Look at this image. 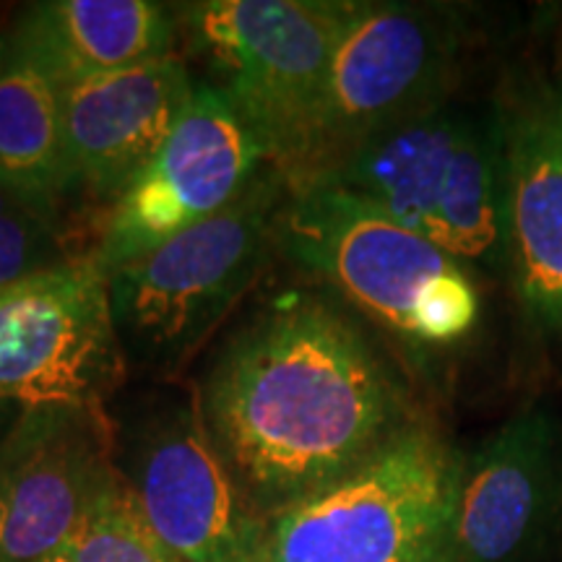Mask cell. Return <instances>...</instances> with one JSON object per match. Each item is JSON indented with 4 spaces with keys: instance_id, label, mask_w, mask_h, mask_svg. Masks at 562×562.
I'll return each instance as SVG.
<instances>
[{
    "instance_id": "ffe728a7",
    "label": "cell",
    "mask_w": 562,
    "mask_h": 562,
    "mask_svg": "<svg viewBox=\"0 0 562 562\" xmlns=\"http://www.w3.org/2000/svg\"><path fill=\"white\" fill-rule=\"evenodd\" d=\"M480 321V292L467 269L440 279L414 311L412 339L425 347H451Z\"/></svg>"
},
{
    "instance_id": "44dd1931",
    "label": "cell",
    "mask_w": 562,
    "mask_h": 562,
    "mask_svg": "<svg viewBox=\"0 0 562 562\" xmlns=\"http://www.w3.org/2000/svg\"><path fill=\"white\" fill-rule=\"evenodd\" d=\"M21 409H24V406L11 404V402H0V440H3V435L11 430L13 422L19 419Z\"/></svg>"
},
{
    "instance_id": "52a82bcc",
    "label": "cell",
    "mask_w": 562,
    "mask_h": 562,
    "mask_svg": "<svg viewBox=\"0 0 562 562\" xmlns=\"http://www.w3.org/2000/svg\"><path fill=\"white\" fill-rule=\"evenodd\" d=\"M117 472L175 562H240L261 552L252 513L203 422L199 393L175 398L117 438Z\"/></svg>"
},
{
    "instance_id": "30bf717a",
    "label": "cell",
    "mask_w": 562,
    "mask_h": 562,
    "mask_svg": "<svg viewBox=\"0 0 562 562\" xmlns=\"http://www.w3.org/2000/svg\"><path fill=\"white\" fill-rule=\"evenodd\" d=\"M102 404L24 406L0 440V562H42L117 476Z\"/></svg>"
},
{
    "instance_id": "5bb4252c",
    "label": "cell",
    "mask_w": 562,
    "mask_h": 562,
    "mask_svg": "<svg viewBox=\"0 0 562 562\" xmlns=\"http://www.w3.org/2000/svg\"><path fill=\"white\" fill-rule=\"evenodd\" d=\"M5 30L60 89L172 55L178 5L154 0H42Z\"/></svg>"
},
{
    "instance_id": "d6986e66",
    "label": "cell",
    "mask_w": 562,
    "mask_h": 562,
    "mask_svg": "<svg viewBox=\"0 0 562 562\" xmlns=\"http://www.w3.org/2000/svg\"><path fill=\"white\" fill-rule=\"evenodd\" d=\"M70 258L63 214L0 191V286Z\"/></svg>"
},
{
    "instance_id": "7a4b0ae2",
    "label": "cell",
    "mask_w": 562,
    "mask_h": 562,
    "mask_svg": "<svg viewBox=\"0 0 562 562\" xmlns=\"http://www.w3.org/2000/svg\"><path fill=\"white\" fill-rule=\"evenodd\" d=\"M290 182L263 167L248 191L199 227L108 273L125 362L178 375L220 331L279 250Z\"/></svg>"
},
{
    "instance_id": "9a60e30c",
    "label": "cell",
    "mask_w": 562,
    "mask_h": 562,
    "mask_svg": "<svg viewBox=\"0 0 562 562\" xmlns=\"http://www.w3.org/2000/svg\"><path fill=\"white\" fill-rule=\"evenodd\" d=\"M461 123L463 112L446 102L375 133L326 175L307 182L341 188L430 240L432 216Z\"/></svg>"
},
{
    "instance_id": "6da1fadb",
    "label": "cell",
    "mask_w": 562,
    "mask_h": 562,
    "mask_svg": "<svg viewBox=\"0 0 562 562\" xmlns=\"http://www.w3.org/2000/svg\"><path fill=\"white\" fill-rule=\"evenodd\" d=\"M199 404L263 524L355 472L417 419L362 328L300 290L266 300L224 339Z\"/></svg>"
},
{
    "instance_id": "8992f818",
    "label": "cell",
    "mask_w": 562,
    "mask_h": 562,
    "mask_svg": "<svg viewBox=\"0 0 562 562\" xmlns=\"http://www.w3.org/2000/svg\"><path fill=\"white\" fill-rule=\"evenodd\" d=\"M125 364L108 273L91 256L0 286V402L104 406Z\"/></svg>"
},
{
    "instance_id": "7402d4cb",
    "label": "cell",
    "mask_w": 562,
    "mask_h": 562,
    "mask_svg": "<svg viewBox=\"0 0 562 562\" xmlns=\"http://www.w3.org/2000/svg\"><path fill=\"white\" fill-rule=\"evenodd\" d=\"M240 562H263V558H261V552H258V554H252V558H245Z\"/></svg>"
},
{
    "instance_id": "e0dca14e",
    "label": "cell",
    "mask_w": 562,
    "mask_h": 562,
    "mask_svg": "<svg viewBox=\"0 0 562 562\" xmlns=\"http://www.w3.org/2000/svg\"><path fill=\"white\" fill-rule=\"evenodd\" d=\"M505 133L501 108L469 115L456 140L435 209L430 243L453 256L463 269L495 271L505 252Z\"/></svg>"
},
{
    "instance_id": "3957f363",
    "label": "cell",
    "mask_w": 562,
    "mask_h": 562,
    "mask_svg": "<svg viewBox=\"0 0 562 562\" xmlns=\"http://www.w3.org/2000/svg\"><path fill=\"white\" fill-rule=\"evenodd\" d=\"M463 453L414 419L355 472L266 521L263 562H456Z\"/></svg>"
},
{
    "instance_id": "7c38bea8",
    "label": "cell",
    "mask_w": 562,
    "mask_h": 562,
    "mask_svg": "<svg viewBox=\"0 0 562 562\" xmlns=\"http://www.w3.org/2000/svg\"><path fill=\"white\" fill-rule=\"evenodd\" d=\"M193 91L186 60L175 53L63 89L74 199L100 201L108 214L165 149Z\"/></svg>"
},
{
    "instance_id": "8fae6325",
    "label": "cell",
    "mask_w": 562,
    "mask_h": 562,
    "mask_svg": "<svg viewBox=\"0 0 562 562\" xmlns=\"http://www.w3.org/2000/svg\"><path fill=\"white\" fill-rule=\"evenodd\" d=\"M560 533L562 427L529 406L463 456L456 562H542Z\"/></svg>"
},
{
    "instance_id": "ac0fdd59",
    "label": "cell",
    "mask_w": 562,
    "mask_h": 562,
    "mask_svg": "<svg viewBox=\"0 0 562 562\" xmlns=\"http://www.w3.org/2000/svg\"><path fill=\"white\" fill-rule=\"evenodd\" d=\"M42 562H175L140 516L121 472L104 487L76 529Z\"/></svg>"
},
{
    "instance_id": "9c48e42d",
    "label": "cell",
    "mask_w": 562,
    "mask_h": 562,
    "mask_svg": "<svg viewBox=\"0 0 562 562\" xmlns=\"http://www.w3.org/2000/svg\"><path fill=\"white\" fill-rule=\"evenodd\" d=\"M279 250L412 344L422 297L463 269L427 237L328 182L290 186L279 220Z\"/></svg>"
},
{
    "instance_id": "4fadbf2b",
    "label": "cell",
    "mask_w": 562,
    "mask_h": 562,
    "mask_svg": "<svg viewBox=\"0 0 562 562\" xmlns=\"http://www.w3.org/2000/svg\"><path fill=\"white\" fill-rule=\"evenodd\" d=\"M503 112L508 269L526 321L562 334V81L533 83Z\"/></svg>"
},
{
    "instance_id": "5b68a950",
    "label": "cell",
    "mask_w": 562,
    "mask_h": 562,
    "mask_svg": "<svg viewBox=\"0 0 562 562\" xmlns=\"http://www.w3.org/2000/svg\"><path fill=\"white\" fill-rule=\"evenodd\" d=\"M459 47V16L446 5L355 3L286 182L321 178L362 140L446 104Z\"/></svg>"
},
{
    "instance_id": "277c9868",
    "label": "cell",
    "mask_w": 562,
    "mask_h": 562,
    "mask_svg": "<svg viewBox=\"0 0 562 562\" xmlns=\"http://www.w3.org/2000/svg\"><path fill=\"white\" fill-rule=\"evenodd\" d=\"M351 0H203L178 5L180 34L211 87L263 146L271 167L297 170Z\"/></svg>"
},
{
    "instance_id": "2e32d148",
    "label": "cell",
    "mask_w": 562,
    "mask_h": 562,
    "mask_svg": "<svg viewBox=\"0 0 562 562\" xmlns=\"http://www.w3.org/2000/svg\"><path fill=\"white\" fill-rule=\"evenodd\" d=\"M0 191L63 214L74 199L63 89L0 26Z\"/></svg>"
},
{
    "instance_id": "ba28073f",
    "label": "cell",
    "mask_w": 562,
    "mask_h": 562,
    "mask_svg": "<svg viewBox=\"0 0 562 562\" xmlns=\"http://www.w3.org/2000/svg\"><path fill=\"white\" fill-rule=\"evenodd\" d=\"M269 167L263 146L227 97L195 83L193 100L159 157L100 220L91 258L112 273L222 214Z\"/></svg>"
}]
</instances>
